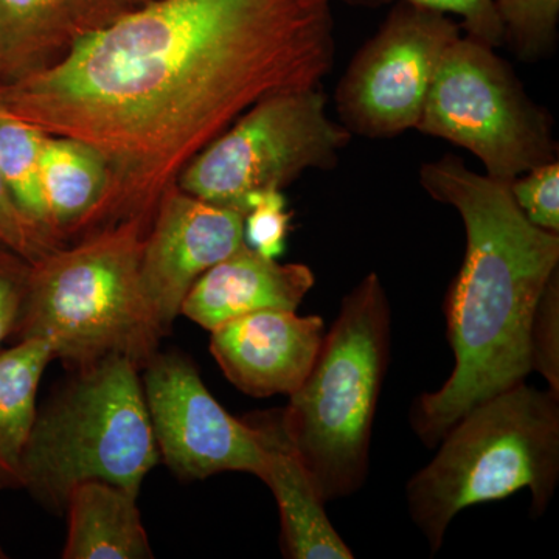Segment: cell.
I'll return each mask as SVG.
<instances>
[{
	"instance_id": "7402d4cb",
	"label": "cell",
	"mask_w": 559,
	"mask_h": 559,
	"mask_svg": "<svg viewBox=\"0 0 559 559\" xmlns=\"http://www.w3.org/2000/svg\"><path fill=\"white\" fill-rule=\"evenodd\" d=\"M518 209L539 229L559 234V162L532 168L509 182Z\"/></svg>"
},
{
	"instance_id": "2e32d148",
	"label": "cell",
	"mask_w": 559,
	"mask_h": 559,
	"mask_svg": "<svg viewBox=\"0 0 559 559\" xmlns=\"http://www.w3.org/2000/svg\"><path fill=\"white\" fill-rule=\"evenodd\" d=\"M139 495L105 480H84L66 500L68 536L64 559L154 558Z\"/></svg>"
},
{
	"instance_id": "5b68a950",
	"label": "cell",
	"mask_w": 559,
	"mask_h": 559,
	"mask_svg": "<svg viewBox=\"0 0 559 559\" xmlns=\"http://www.w3.org/2000/svg\"><path fill=\"white\" fill-rule=\"evenodd\" d=\"M392 349V307L377 272L342 299L283 423L326 503L355 495L370 468L373 421Z\"/></svg>"
},
{
	"instance_id": "277c9868",
	"label": "cell",
	"mask_w": 559,
	"mask_h": 559,
	"mask_svg": "<svg viewBox=\"0 0 559 559\" xmlns=\"http://www.w3.org/2000/svg\"><path fill=\"white\" fill-rule=\"evenodd\" d=\"M406 485L412 521L430 554L460 511L528 489L543 516L559 480V396L520 382L455 423Z\"/></svg>"
},
{
	"instance_id": "ffe728a7",
	"label": "cell",
	"mask_w": 559,
	"mask_h": 559,
	"mask_svg": "<svg viewBox=\"0 0 559 559\" xmlns=\"http://www.w3.org/2000/svg\"><path fill=\"white\" fill-rule=\"evenodd\" d=\"M503 46L522 62H539L557 49L559 0H495Z\"/></svg>"
},
{
	"instance_id": "603a6c76",
	"label": "cell",
	"mask_w": 559,
	"mask_h": 559,
	"mask_svg": "<svg viewBox=\"0 0 559 559\" xmlns=\"http://www.w3.org/2000/svg\"><path fill=\"white\" fill-rule=\"evenodd\" d=\"M293 213L286 209L283 191L267 190L250 197L245 216V241L266 259L285 252Z\"/></svg>"
},
{
	"instance_id": "6da1fadb",
	"label": "cell",
	"mask_w": 559,
	"mask_h": 559,
	"mask_svg": "<svg viewBox=\"0 0 559 559\" xmlns=\"http://www.w3.org/2000/svg\"><path fill=\"white\" fill-rule=\"evenodd\" d=\"M334 0H148L64 60L0 87V106L83 140L109 171L102 227L151 224L165 191L255 103L322 86Z\"/></svg>"
},
{
	"instance_id": "d4e9b609",
	"label": "cell",
	"mask_w": 559,
	"mask_h": 559,
	"mask_svg": "<svg viewBox=\"0 0 559 559\" xmlns=\"http://www.w3.org/2000/svg\"><path fill=\"white\" fill-rule=\"evenodd\" d=\"M0 245L33 264L66 246L60 238L28 219L14 204L0 176Z\"/></svg>"
},
{
	"instance_id": "4fadbf2b",
	"label": "cell",
	"mask_w": 559,
	"mask_h": 559,
	"mask_svg": "<svg viewBox=\"0 0 559 559\" xmlns=\"http://www.w3.org/2000/svg\"><path fill=\"white\" fill-rule=\"evenodd\" d=\"M148 0H0V87L53 68Z\"/></svg>"
},
{
	"instance_id": "30bf717a",
	"label": "cell",
	"mask_w": 559,
	"mask_h": 559,
	"mask_svg": "<svg viewBox=\"0 0 559 559\" xmlns=\"http://www.w3.org/2000/svg\"><path fill=\"white\" fill-rule=\"evenodd\" d=\"M142 371L157 450L179 479L205 480L221 473H249L261 479L264 451L259 432L221 406L189 358L157 352Z\"/></svg>"
},
{
	"instance_id": "8992f818",
	"label": "cell",
	"mask_w": 559,
	"mask_h": 559,
	"mask_svg": "<svg viewBox=\"0 0 559 559\" xmlns=\"http://www.w3.org/2000/svg\"><path fill=\"white\" fill-rule=\"evenodd\" d=\"M140 370L124 356L73 371L38 407L24 457L22 488L44 509L64 513L70 489L105 480L140 495L159 463Z\"/></svg>"
},
{
	"instance_id": "ac0fdd59",
	"label": "cell",
	"mask_w": 559,
	"mask_h": 559,
	"mask_svg": "<svg viewBox=\"0 0 559 559\" xmlns=\"http://www.w3.org/2000/svg\"><path fill=\"white\" fill-rule=\"evenodd\" d=\"M51 360L49 345L39 340L0 349V491L22 488V457L38 411L40 380Z\"/></svg>"
},
{
	"instance_id": "9a60e30c",
	"label": "cell",
	"mask_w": 559,
	"mask_h": 559,
	"mask_svg": "<svg viewBox=\"0 0 559 559\" xmlns=\"http://www.w3.org/2000/svg\"><path fill=\"white\" fill-rule=\"evenodd\" d=\"M314 283L307 264L278 263L245 245L197 280L180 314L213 331L252 312L297 311Z\"/></svg>"
},
{
	"instance_id": "52a82bcc",
	"label": "cell",
	"mask_w": 559,
	"mask_h": 559,
	"mask_svg": "<svg viewBox=\"0 0 559 559\" xmlns=\"http://www.w3.org/2000/svg\"><path fill=\"white\" fill-rule=\"evenodd\" d=\"M417 131L469 151L506 182L558 159L550 114L495 47L468 35L444 51Z\"/></svg>"
},
{
	"instance_id": "cb8c5ba5",
	"label": "cell",
	"mask_w": 559,
	"mask_h": 559,
	"mask_svg": "<svg viewBox=\"0 0 559 559\" xmlns=\"http://www.w3.org/2000/svg\"><path fill=\"white\" fill-rule=\"evenodd\" d=\"M344 2L353 7H367V9L392 5L395 2L417 3L450 16H457L460 27L471 38L479 39L495 49L503 47V28L495 0H344Z\"/></svg>"
},
{
	"instance_id": "3957f363",
	"label": "cell",
	"mask_w": 559,
	"mask_h": 559,
	"mask_svg": "<svg viewBox=\"0 0 559 559\" xmlns=\"http://www.w3.org/2000/svg\"><path fill=\"white\" fill-rule=\"evenodd\" d=\"M148 227L138 218L120 221L33 263L14 340L46 342L72 371L109 356H124L142 370L165 337L140 285Z\"/></svg>"
},
{
	"instance_id": "ba28073f",
	"label": "cell",
	"mask_w": 559,
	"mask_h": 559,
	"mask_svg": "<svg viewBox=\"0 0 559 559\" xmlns=\"http://www.w3.org/2000/svg\"><path fill=\"white\" fill-rule=\"evenodd\" d=\"M352 138L331 119L322 86L278 92L202 150L176 186L246 216L253 194L283 191L310 170H333Z\"/></svg>"
},
{
	"instance_id": "4316f807",
	"label": "cell",
	"mask_w": 559,
	"mask_h": 559,
	"mask_svg": "<svg viewBox=\"0 0 559 559\" xmlns=\"http://www.w3.org/2000/svg\"><path fill=\"white\" fill-rule=\"evenodd\" d=\"M5 558H7L5 550H3L2 546H0V559H5Z\"/></svg>"
},
{
	"instance_id": "7c38bea8",
	"label": "cell",
	"mask_w": 559,
	"mask_h": 559,
	"mask_svg": "<svg viewBox=\"0 0 559 559\" xmlns=\"http://www.w3.org/2000/svg\"><path fill=\"white\" fill-rule=\"evenodd\" d=\"M210 353L227 380L255 399L293 395L307 380L325 337L320 316L266 310L210 331Z\"/></svg>"
},
{
	"instance_id": "e0dca14e",
	"label": "cell",
	"mask_w": 559,
	"mask_h": 559,
	"mask_svg": "<svg viewBox=\"0 0 559 559\" xmlns=\"http://www.w3.org/2000/svg\"><path fill=\"white\" fill-rule=\"evenodd\" d=\"M51 224L66 242L98 229L109 190L108 165L90 143L47 135L40 159Z\"/></svg>"
},
{
	"instance_id": "5bb4252c",
	"label": "cell",
	"mask_w": 559,
	"mask_h": 559,
	"mask_svg": "<svg viewBox=\"0 0 559 559\" xmlns=\"http://www.w3.org/2000/svg\"><path fill=\"white\" fill-rule=\"evenodd\" d=\"M242 418L257 429L263 447L260 480L277 502L283 555L289 559L355 558L326 516V502L286 432L282 409L253 412Z\"/></svg>"
},
{
	"instance_id": "44dd1931",
	"label": "cell",
	"mask_w": 559,
	"mask_h": 559,
	"mask_svg": "<svg viewBox=\"0 0 559 559\" xmlns=\"http://www.w3.org/2000/svg\"><path fill=\"white\" fill-rule=\"evenodd\" d=\"M532 369L543 374L549 390L559 396V270L540 294L530 329Z\"/></svg>"
},
{
	"instance_id": "8fae6325",
	"label": "cell",
	"mask_w": 559,
	"mask_h": 559,
	"mask_svg": "<svg viewBox=\"0 0 559 559\" xmlns=\"http://www.w3.org/2000/svg\"><path fill=\"white\" fill-rule=\"evenodd\" d=\"M245 216L173 186L154 212L142 253L140 285L164 336L204 272L245 246Z\"/></svg>"
},
{
	"instance_id": "7a4b0ae2",
	"label": "cell",
	"mask_w": 559,
	"mask_h": 559,
	"mask_svg": "<svg viewBox=\"0 0 559 559\" xmlns=\"http://www.w3.org/2000/svg\"><path fill=\"white\" fill-rule=\"evenodd\" d=\"M418 180L433 201L457 210L466 235L465 259L443 304L454 369L411 409L418 439L437 448L463 415L532 373L530 329L559 270V234L522 215L509 182L471 170L455 154L423 164Z\"/></svg>"
},
{
	"instance_id": "9c48e42d",
	"label": "cell",
	"mask_w": 559,
	"mask_h": 559,
	"mask_svg": "<svg viewBox=\"0 0 559 559\" xmlns=\"http://www.w3.org/2000/svg\"><path fill=\"white\" fill-rule=\"evenodd\" d=\"M460 36L462 27L450 14L392 3L337 83L334 103L342 127L371 140L417 130L441 58Z\"/></svg>"
},
{
	"instance_id": "484cf974",
	"label": "cell",
	"mask_w": 559,
	"mask_h": 559,
	"mask_svg": "<svg viewBox=\"0 0 559 559\" xmlns=\"http://www.w3.org/2000/svg\"><path fill=\"white\" fill-rule=\"evenodd\" d=\"M31 267L28 261L0 245V349L20 325Z\"/></svg>"
},
{
	"instance_id": "d6986e66",
	"label": "cell",
	"mask_w": 559,
	"mask_h": 559,
	"mask_svg": "<svg viewBox=\"0 0 559 559\" xmlns=\"http://www.w3.org/2000/svg\"><path fill=\"white\" fill-rule=\"evenodd\" d=\"M47 132L0 106V176L14 204L44 230L60 238L44 197L40 159ZM68 245V242H66Z\"/></svg>"
}]
</instances>
